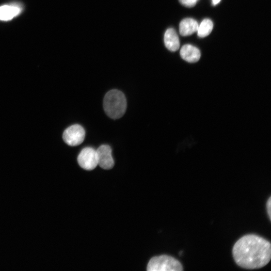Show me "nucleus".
<instances>
[{
	"label": "nucleus",
	"instance_id": "nucleus-11",
	"mask_svg": "<svg viewBox=\"0 0 271 271\" xmlns=\"http://www.w3.org/2000/svg\"><path fill=\"white\" fill-rule=\"evenodd\" d=\"M213 24L208 19L203 21L200 26H198L197 33L199 37L204 38L208 36L212 32Z\"/></svg>",
	"mask_w": 271,
	"mask_h": 271
},
{
	"label": "nucleus",
	"instance_id": "nucleus-7",
	"mask_svg": "<svg viewBox=\"0 0 271 271\" xmlns=\"http://www.w3.org/2000/svg\"><path fill=\"white\" fill-rule=\"evenodd\" d=\"M180 55L183 60L190 63L197 62L201 58L200 51L195 47L187 45L180 50Z\"/></svg>",
	"mask_w": 271,
	"mask_h": 271
},
{
	"label": "nucleus",
	"instance_id": "nucleus-13",
	"mask_svg": "<svg viewBox=\"0 0 271 271\" xmlns=\"http://www.w3.org/2000/svg\"><path fill=\"white\" fill-rule=\"evenodd\" d=\"M271 197H270L267 203V213L270 221H271Z\"/></svg>",
	"mask_w": 271,
	"mask_h": 271
},
{
	"label": "nucleus",
	"instance_id": "nucleus-6",
	"mask_svg": "<svg viewBox=\"0 0 271 271\" xmlns=\"http://www.w3.org/2000/svg\"><path fill=\"white\" fill-rule=\"evenodd\" d=\"M112 152L111 147L107 145H103L97 149L98 165L102 168L109 170L113 168L115 162Z\"/></svg>",
	"mask_w": 271,
	"mask_h": 271
},
{
	"label": "nucleus",
	"instance_id": "nucleus-2",
	"mask_svg": "<svg viewBox=\"0 0 271 271\" xmlns=\"http://www.w3.org/2000/svg\"><path fill=\"white\" fill-rule=\"evenodd\" d=\"M104 108L110 118L118 119L122 117L127 109V101L124 94L117 90L108 92L104 99Z\"/></svg>",
	"mask_w": 271,
	"mask_h": 271
},
{
	"label": "nucleus",
	"instance_id": "nucleus-12",
	"mask_svg": "<svg viewBox=\"0 0 271 271\" xmlns=\"http://www.w3.org/2000/svg\"><path fill=\"white\" fill-rule=\"evenodd\" d=\"M198 0H179L180 2L187 7H193L194 6Z\"/></svg>",
	"mask_w": 271,
	"mask_h": 271
},
{
	"label": "nucleus",
	"instance_id": "nucleus-4",
	"mask_svg": "<svg viewBox=\"0 0 271 271\" xmlns=\"http://www.w3.org/2000/svg\"><path fill=\"white\" fill-rule=\"evenodd\" d=\"M85 132L83 128L78 124L67 128L63 134V139L66 143L70 146L80 145L83 142Z\"/></svg>",
	"mask_w": 271,
	"mask_h": 271
},
{
	"label": "nucleus",
	"instance_id": "nucleus-8",
	"mask_svg": "<svg viewBox=\"0 0 271 271\" xmlns=\"http://www.w3.org/2000/svg\"><path fill=\"white\" fill-rule=\"evenodd\" d=\"M164 43L166 48L171 51H177L180 47L178 36L173 28H169L164 35Z\"/></svg>",
	"mask_w": 271,
	"mask_h": 271
},
{
	"label": "nucleus",
	"instance_id": "nucleus-10",
	"mask_svg": "<svg viewBox=\"0 0 271 271\" xmlns=\"http://www.w3.org/2000/svg\"><path fill=\"white\" fill-rule=\"evenodd\" d=\"M21 9L18 6L4 5L0 7V20L9 21L16 17Z\"/></svg>",
	"mask_w": 271,
	"mask_h": 271
},
{
	"label": "nucleus",
	"instance_id": "nucleus-5",
	"mask_svg": "<svg viewBox=\"0 0 271 271\" xmlns=\"http://www.w3.org/2000/svg\"><path fill=\"white\" fill-rule=\"evenodd\" d=\"M78 161L84 170H94L98 165L96 150L91 147L83 149L78 156Z\"/></svg>",
	"mask_w": 271,
	"mask_h": 271
},
{
	"label": "nucleus",
	"instance_id": "nucleus-9",
	"mask_svg": "<svg viewBox=\"0 0 271 271\" xmlns=\"http://www.w3.org/2000/svg\"><path fill=\"white\" fill-rule=\"evenodd\" d=\"M198 26V23L192 18L183 19L179 25L180 33L183 36L191 35L197 32Z\"/></svg>",
	"mask_w": 271,
	"mask_h": 271
},
{
	"label": "nucleus",
	"instance_id": "nucleus-14",
	"mask_svg": "<svg viewBox=\"0 0 271 271\" xmlns=\"http://www.w3.org/2000/svg\"><path fill=\"white\" fill-rule=\"evenodd\" d=\"M221 1V0H212V4L213 5H217Z\"/></svg>",
	"mask_w": 271,
	"mask_h": 271
},
{
	"label": "nucleus",
	"instance_id": "nucleus-1",
	"mask_svg": "<svg viewBox=\"0 0 271 271\" xmlns=\"http://www.w3.org/2000/svg\"><path fill=\"white\" fill-rule=\"evenodd\" d=\"M233 255L235 261L239 267L246 269H260L270 261L271 244L259 236L245 235L236 242Z\"/></svg>",
	"mask_w": 271,
	"mask_h": 271
},
{
	"label": "nucleus",
	"instance_id": "nucleus-3",
	"mask_svg": "<svg viewBox=\"0 0 271 271\" xmlns=\"http://www.w3.org/2000/svg\"><path fill=\"white\" fill-rule=\"evenodd\" d=\"M183 266L180 262L173 256L161 255L154 256L148 263V271H182Z\"/></svg>",
	"mask_w": 271,
	"mask_h": 271
}]
</instances>
